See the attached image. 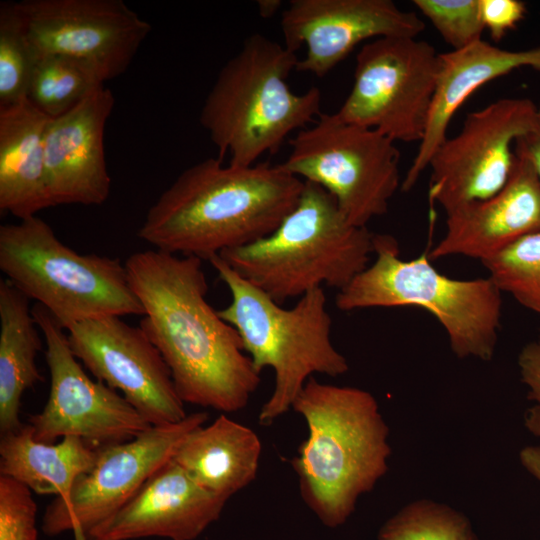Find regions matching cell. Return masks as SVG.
Returning a JSON list of instances; mask_svg holds the SVG:
<instances>
[{
	"instance_id": "34",
	"label": "cell",
	"mask_w": 540,
	"mask_h": 540,
	"mask_svg": "<svg viewBox=\"0 0 540 540\" xmlns=\"http://www.w3.org/2000/svg\"><path fill=\"white\" fill-rule=\"evenodd\" d=\"M519 459L522 466L540 482V445L524 447Z\"/></svg>"
},
{
	"instance_id": "28",
	"label": "cell",
	"mask_w": 540,
	"mask_h": 540,
	"mask_svg": "<svg viewBox=\"0 0 540 540\" xmlns=\"http://www.w3.org/2000/svg\"><path fill=\"white\" fill-rule=\"evenodd\" d=\"M37 56L14 12L12 3L0 5V106L27 98Z\"/></svg>"
},
{
	"instance_id": "3",
	"label": "cell",
	"mask_w": 540,
	"mask_h": 540,
	"mask_svg": "<svg viewBox=\"0 0 540 540\" xmlns=\"http://www.w3.org/2000/svg\"><path fill=\"white\" fill-rule=\"evenodd\" d=\"M291 410L302 416L308 430L291 461L300 496L324 526L338 528L354 513L360 496L388 471V425L370 392L315 377Z\"/></svg>"
},
{
	"instance_id": "18",
	"label": "cell",
	"mask_w": 540,
	"mask_h": 540,
	"mask_svg": "<svg viewBox=\"0 0 540 540\" xmlns=\"http://www.w3.org/2000/svg\"><path fill=\"white\" fill-rule=\"evenodd\" d=\"M511 174L491 197L446 213L445 232L430 260L465 256L482 263L518 239L540 231V181L527 157L514 147Z\"/></svg>"
},
{
	"instance_id": "27",
	"label": "cell",
	"mask_w": 540,
	"mask_h": 540,
	"mask_svg": "<svg viewBox=\"0 0 540 540\" xmlns=\"http://www.w3.org/2000/svg\"><path fill=\"white\" fill-rule=\"evenodd\" d=\"M483 265L502 293L540 314V231L518 239Z\"/></svg>"
},
{
	"instance_id": "10",
	"label": "cell",
	"mask_w": 540,
	"mask_h": 540,
	"mask_svg": "<svg viewBox=\"0 0 540 540\" xmlns=\"http://www.w3.org/2000/svg\"><path fill=\"white\" fill-rule=\"evenodd\" d=\"M440 53L414 37H382L356 55L352 88L337 114L394 142H421L436 90Z\"/></svg>"
},
{
	"instance_id": "11",
	"label": "cell",
	"mask_w": 540,
	"mask_h": 540,
	"mask_svg": "<svg viewBox=\"0 0 540 540\" xmlns=\"http://www.w3.org/2000/svg\"><path fill=\"white\" fill-rule=\"evenodd\" d=\"M32 311L50 373L47 402L28 420L36 440L52 444L76 436L100 449L132 440L152 426L118 391L87 375L71 351L67 331L43 306L36 304Z\"/></svg>"
},
{
	"instance_id": "7",
	"label": "cell",
	"mask_w": 540,
	"mask_h": 540,
	"mask_svg": "<svg viewBox=\"0 0 540 540\" xmlns=\"http://www.w3.org/2000/svg\"><path fill=\"white\" fill-rule=\"evenodd\" d=\"M374 254V262L338 291L339 310L421 307L444 328L458 358L492 359L501 324L502 292L490 277L450 278L436 270L426 253L404 260L390 235L375 234Z\"/></svg>"
},
{
	"instance_id": "26",
	"label": "cell",
	"mask_w": 540,
	"mask_h": 540,
	"mask_svg": "<svg viewBox=\"0 0 540 540\" xmlns=\"http://www.w3.org/2000/svg\"><path fill=\"white\" fill-rule=\"evenodd\" d=\"M378 540H479L471 522L461 512L432 500H417L388 518Z\"/></svg>"
},
{
	"instance_id": "22",
	"label": "cell",
	"mask_w": 540,
	"mask_h": 540,
	"mask_svg": "<svg viewBox=\"0 0 540 540\" xmlns=\"http://www.w3.org/2000/svg\"><path fill=\"white\" fill-rule=\"evenodd\" d=\"M261 454L258 434L221 414L190 432L172 460L200 487L228 501L255 480Z\"/></svg>"
},
{
	"instance_id": "23",
	"label": "cell",
	"mask_w": 540,
	"mask_h": 540,
	"mask_svg": "<svg viewBox=\"0 0 540 540\" xmlns=\"http://www.w3.org/2000/svg\"><path fill=\"white\" fill-rule=\"evenodd\" d=\"M30 299L0 279V434L19 430L22 397L42 380L36 359L42 350Z\"/></svg>"
},
{
	"instance_id": "35",
	"label": "cell",
	"mask_w": 540,
	"mask_h": 540,
	"mask_svg": "<svg viewBox=\"0 0 540 540\" xmlns=\"http://www.w3.org/2000/svg\"><path fill=\"white\" fill-rule=\"evenodd\" d=\"M279 0H259L257 1L258 12L263 18L273 16L280 8Z\"/></svg>"
},
{
	"instance_id": "4",
	"label": "cell",
	"mask_w": 540,
	"mask_h": 540,
	"mask_svg": "<svg viewBox=\"0 0 540 540\" xmlns=\"http://www.w3.org/2000/svg\"><path fill=\"white\" fill-rule=\"evenodd\" d=\"M297 54L268 37L249 35L221 68L200 112V123L230 165L246 167L276 153L288 135L321 113V92L294 93L287 78Z\"/></svg>"
},
{
	"instance_id": "2",
	"label": "cell",
	"mask_w": 540,
	"mask_h": 540,
	"mask_svg": "<svg viewBox=\"0 0 540 540\" xmlns=\"http://www.w3.org/2000/svg\"><path fill=\"white\" fill-rule=\"evenodd\" d=\"M304 184L282 164L226 166L207 158L163 191L138 237L154 249L209 261L271 234L297 205Z\"/></svg>"
},
{
	"instance_id": "33",
	"label": "cell",
	"mask_w": 540,
	"mask_h": 540,
	"mask_svg": "<svg viewBox=\"0 0 540 540\" xmlns=\"http://www.w3.org/2000/svg\"><path fill=\"white\" fill-rule=\"evenodd\" d=\"M514 147L527 157L540 181V105L531 129L516 140Z\"/></svg>"
},
{
	"instance_id": "6",
	"label": "cell",
	"mask_w": 540,
	"mask_h": 540,
	"mask_svg": "<svg viewBox=\"0 0 540 540\" xmlns=\"http://www.w3.org/2000/svg\"><path fill=\"white\" fill-rule=\"evenodd\" d=\"M231 293L219 316L233 326L255 369L271 368L274 386L258 421L271 425L291 410L294 400L315 374L339 377L349 370L345 356L331 340L332 319L324 288H315L283 308L231 269L219 255L209 260Z\"/></svg>"
},
{
	"instance_id": "12",
	"label": "cell",
	"mask_w": 540,
	"mask_h": 540,
	"mask_svg": "<svg viewBox=\"0 0 540 540\" xmlns=\"http://www.w3.org/2000/svg\"><path fill=\"white\" fill-rule=\"evenodd\" d=\"M207 420V412H194L176 423L152 425L132 440L97 449L92 467L66 495L47 505L43 533L54 537L71 531L75 540H87V533L121 509L173 458L186 436Z\"/></svg>"
},
{
	"instance_id": "32",
	"label": "cell",
	"mask_w": 540,
	"mask_h": 540,
	"mask_svg": "<svg viewBox=\"0 0 540 540\" xmlns=\"http://www.w3.org/2000/svg\"><path fill=\"white\" fill-rule=\"evenodd\" d=\"M479 11L484 29L494 41H500L519 24L527 9L520 0H479Z\"/></svg>"
},
{
	"instance_id": "5",
	"label": "cell",
	"mask_w": 540,
	"mask_h": 540,
	"mask_svg": "<svg viewBox=\"0 0 540 540\" xmlns=\"http://www.w3.org/2000/svg\"><path fill=\"white\" fill-rule=\"evenodd\" d=\"M374 251L375 234L350 224L326 190L305 181L297 205L271 234L219 257L282 305L315 288L343 289Z\"/></svg>"
},
{
	"instance_id": "31",
	"label": "cell",
	"mask_w": 540,
	"mask_h": 540,
	"mask_svg": "<svg viewBox=\"0 0 540 540\" xmlns=\"http://www.w3.org/2000/svg\"><path fill=\"white\" fill-rule=\"evenodd\" d=\"M518 367L522 382L528 389V399L536 402L524 415L527 430L540 437V342L526 344L519 353Z\"/></svg>"
},
{
	"instance_id": "13",
	"label": "cell",
	"mask_w": 540,
	"mask_h": 540,
	"mask_svg": "<svg viewBox=\"0 0 540 540\" xmlns=\"http://www.w3.org/2000/svg\"><path fill=\"white\" fill-rule=\"evenodd\" d=\"M536 111L528 98H502L467 114L430 160V199L448 213L501 190L513 167L512 146L531 129Z\"/></svg>"
},
{
	"instance_id": "8",
	"label": "cell",
	"mask_w": 540,
	"mask_h": 540,
	"mask_svg": "<svg viewBox=\"0 0 540 540\" xmlns=\"http://www.w3.org/2000/svg\"><path fill=\"white\" fill-rule=\"evenodd\" d=\"M0 270L66 331L90 319L144 315L120 259L73 250L38 216L0 226Z\"/></svg>"
},
{
	"instance_id": "24",
	"label": "cell",
	"mask_w": 540,
	"mask_h": 540,
	"mask_svg": "<svg viewBox=\"0 0 540 540\" xmlns=\"http://www.w3.org/2000/svg\"><path fill=\"white\" fill-rule=\"evenodd\" d=\"M96 457L97 449L76 436H66L57 444L36 440L29 423L0 438V475L38 495H66Z\"/></svg>"
},
{
	"instance_id": "17",
	"label": "cell",
	"mask_w": 540,
	"mask_h": 540,
	"mask_svg": "<svg viewBox=\"0 0 540 540\" xmlns=\"http://www.w3.org/2000/svg\"><path fill=\"white\" fill-rule=\"evenodd\" d=\"M115 104L99 87L68 112L51 118L45 135V167L54 206L101 205L110 195L104 130Z\"/></svg>"
},
{
	"instance_id": "14",
	"label": "cell",
	"mask_w": 540,
	"mask_h": 540,
	"mask_svg": "<svg viewBox=\"0 0 540 540\" xmlns=\"http://www.w3.org/2000/svg\"><path fill=\"white\" fill-rule=\"evenodd\" d=\"M36 54L95 66L105 81L123 74L152 27L122 0L11 2Z\"/></svg>"
},
{
	"instance_id": "16",
	"label": "cell",
	"mask_w": 540,
	"mask_h": 540,
	"mask_svg": "<svg viewBox=\"0 0 540 540\" xmlns=\"http://www.w3.org/2000/svg\"><path fill=\"white\" fill-rule=\"evenodd\" d=\"M284 45L305 56L296 70L324 77L368 39L414 37L424 21L391 0H291L281 14Z\"/></svg>"
},
{
	"instance_id": "19",
	"label": "cell",
	"mask_w": 540,
	"mask_h": 540,
	"mask_svg": "<svg viewBox=\"0 0 540 540\" xmlns=\"http://www.w3.org/2000/svg\"><path fill=\"white\" fill-rule=\"evenodd\" d=\"M226 502L200 487L171 459L86 538L195 540L220 518Z\"/></svg>"
},
{
	"instance_id": "30",
	"label": "cell",
	"mask_w": 540,
	"mask_h": 540,
	"mask_svg": "<svg viewBox=\"0 0 540 540\" xmlns=\"http://www.w3.org/2000/svg\"><path fill=\"white\" fill-rule=\"evenodd\" d=\"M0 540H39L32 491L5 476H0Z\"/></svg>"
},
{
	"instance_id": "15",
	"label": "cell",
	"mask_w": 540,
	"mask_h": 540,
	"mask_svg": "<svg viewBox=\"0 0 540 540\" xmlns=\"http://www.w3.org/2000/svg\"><path fill=\"white\" fill-rule=\"evenodd\" d=\"M67 336L86 369L124 396L150 425L187 416L167 364L140 326L106 316L73 325Z\"/></svg>"
},
{
	"instance_id": "1",
	"label": "cell",
	"mask_w": 540,
	"mask_h": 540,
	"mask_svg": "<svg viewBox=\"0 0 540 540\" xmlns=\"http://www.w3.org/2000/svg\"><path fill=\"white\" fill-rule=\"evenodd\" d=\"M202 261L149 249L124 264L144 309L139 326L167 364L182 402L230 414L246 408L261 373L237 330L208 303Z\"/></svg>"
},
{
	"instance_id": "21",
	"label": "cell",
	"mask_w": 540,
	"mask_h": 540,
	"mask_svg": "<svg viewBox=\"0 0 540 540\" xmlns=\"http://www.w3.org/2000/svg\"><path fill=\"white\" fill-rule=\"evenodd\" d=\"M50 120L28 98L0 106V209L20 220L54 206L44 151Z\"/></svg>"
},
{
	"instance_id": "25",
	"label": "cell",
	"mask_w": 540,
	"mask_h": 540,
	"mask_svg": "<svg viewBox=\"0 0 540 540\" xmlns=\"http://www.w3.org/2000/svg\"><path fill=\"white\" fill-rule=\"evenodd\" d=\"M104 82L99 70L86 61L42 55L37 57L27 98L40 111L55 118L74 108Z\"/></svg>"
},
{
	"instance_id": "29",
	"label": "cell",
	"mask_w": 540,
	"mask_h": 540,
	"mask_svg": "<svg viewBox=\"0 0 540 540\" xmlns=\"http://www.w3.org/2000/svg\"><path fill=\"white\" fill-rule=\"evenodd\" d=\"M413 4L453 50L482 39L479 0H414Z\"/></svg>"
},
{
	"instance_id": "36",
	"label": "cell",
	"mask_w": 540,
	"mask_h": 540,
	"mask_svg": "<svg viewBox=\"0 0 540 540\" xmlns=\"http://www.w3.org/2000/svg\"><path fill=\"white\" fill-rule=\"evenodd\" d=\"M538 341L540 342V338H539V340H538Z\"/></svg>"
},
{
	"instance_id": "9",
	"label": "cell",
	"mask_w": 540,
	"mask_h": 540,
	"mask_svg": "<svg viewBox=\"0 0 540 540\" xmlns=\"http://www.w3.org/2000/svg\"><path fill=\"white\" fill-rule=\"evenodd\" d=\"M289 145L281 164L326 190L354 226L367 227L384 215L401 189V156L395 142L374 129L344 121L337 112H321Z\"/></svg>"
},
{
	"instance_id": "20",
	"label": "cell",
	"mask_w": 540,
	"mask_h": 540,
	"mask_svg": "<svg viewBox=\"0 0 540 540\" xmlns=\"http://www.w3.org/2000/svg\"><path fill=\"white\" fill-rule=\"evenodd\" d=\"M530 67L540 72V46L512 51L484 40L440 53V69L423 139L401 190L409 191L429 166L435 151L447 138L451 119L459 107L480 87L511 71Z\"/></svg>"
}]
</instances>
